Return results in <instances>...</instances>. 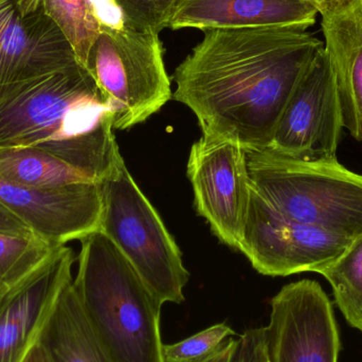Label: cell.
<instances>
[{"label":"cell","instance_id":"6da1fadb","mask_svg":"<svg viewBox=\"0 0 362 362\" xmlns=\"http://www.w3.org/2000/svg\"><path fill=\"white\" fill-rule=\"evenodd\" d=\"M322 42L298 28L212 29L176 68L172 99L202 136L269 148L285 105Z\"/></svg>","mask_w":362,"mask_h":362},{"label":"cell","instance_id":"7a4b0ae2","mask_svg":"<svg viewBox=\"0 0 362 362\" xmlns=\"http://www.w3.org/2000/svg\"><path fill=\"white\" fill-rule=\"evenodd\" d=\"M114 115L81 63L0 90V148L44 151L101 180L122 156Z\"/></svg>","mask_w":362,"mask_h":362},{"label":"cell","instance_id":"3957f363","mask_svg":"<svg viewBox=\"0 0 362 362\" xmlns=\"http://www.w3.org/2000/svg\"><path fill=\"white\" fill-rule=\"evenodd\" d=\"M74 279L83 310L114 362H165L163 303L100 230L81 240Z\"/></svg>","mask_w":362,"mask_h":362},{"label":"cell","instance_id":"277c9868","mask_svg":"<svg viewBox=\"0 0 362 362\" xmlns=\"http://www.w3.org/2000/svg\"><path fill=\"white\" fill-rule=\"evenodd\" d=\"M250 187L287 218L354 240L362 235V175L339 161L245 150Z\"/></svg>","mask_w":362,"mask_h":362},{"label":"cell","instance_id":"5b68a950","mask_svg":"<svg viewBox=\"0 0 362 362\" xmlns=\"http://www.w3.org/2000/svg\"><path fill=\"white\" fill-rule=\"evenodd\" d=\"M99 187L100 231L127 257L163 304L182 303L189 279L182 253L156 209L134 180L122 156L99 180Z\"/></svg>","mask_w":362,"mask_h":362},{"label":"cell","instance_id":"8992f818","mask_svg":"<svg viewBox=\"0 0 362 362\" xmlns=\"http://www.w3.org/2000/svg\"><path fill=\"white\" fill-rule=\"evenodd\" d=\"M84 67L105 97L117 131L146 122L172 99L159 34L129 21L101 25Z\"/></svg>","mask_w":362,"mask_h":362},{"label":"cell","instance_id":"52a82bcc","mask_svg":"<svg viewBox=\"0 0 362 362\" xmlns=\"http://www.w3.org/2000/svg\"><path fill=\"white\" fill-rule=\"evenodd\" d=\"M353 240L287 218L251 187L242 251L263 276L317 272L338 259Z\"/></svg>","mask_w":362,"mask_h":362},{"label":"cell","instance_id":"ba28073f","mask_svg":"<svg viewBox=\"0 0 362 362\" xmlns=\"http://www.w3.org/2000/svg\"><path fill=\"white\" fill-rule=\"evenodd\" d=\"M342 129L341 106L323 46L298 81L267 148L298 160H338Z\"/></svg>","mask_w":362,"mask_h":362},{"label":"cell","instance_id":"9c48e42d","mask_svg":"<svg viewBox=\"0 0 362 362\" xmlns=\"http://www.w3.org/2000/svg\"><path fill=\"white\" fill-rule=\"evenodd\" d=\"M187 172L198 214L221 243L238 250L251 193L244 148L202 136L192 146Z\"/></svg>","mask_w":362,"mask_h":362},{"label":"cell","instance_id":"30bf717a","mask_svg":"<svg viewBox=\"0 0 362 362\" xmlns=\"http://www.w3.org/2000/svg\"><path fill=\"white\" fill-rule=\"evenodd\" d=\"M269 362H338L339 329L331 300L317 281L285 285L270 301Z\"/></svg>","mask_w":362,"mask_h":362},{"label":"cell","instance_id":"8fae6325","mask_svg":"<svg viewBox=\"0 0 362 362\" xmlns=\"http://www.w3.org/2000/svg\"><path fill=\"white\" fill-rule=\"evenodd\" d=\"M0 202L52 247L98 231L102 202L99 181L59 189L23 187L0 180Z\"/></svg>","mask_w":362,"mask_h":362},{"label":"cell","instance_id":"7c38bea8","mask_svg":"<svg viewBox=\"0 0 362 362\" xmlns=\"http://www.w3.org/2000/svg\"><path fill=\"white\" fill-rule=\"evenodd\" d=\"M74 251L57 247L0 300V362H23L66 283L72 279Z\"/></svg>","mask_w":362,"mask_h":362},{"label":"cell","instance_id":"4fadbf2b","mask_svg":"<svg viewBox=\"0 0 362 362\" xmlns=\"http://www.w3.org/2000/svg\"><path fill=\"white\" fill-rule=\"evenodd\" d=\"M80 63L69 40L42 11L21 14L0 0V90Z\"/></svg>","mask_w":362,"mask_h":362},{"label":"cell","instance_id":"5bb4252c","mask_svg":"<svg viewBox=\"0 0 362 362\" xmlns=\"http://www.w3.org/2000/svg\"><path fill=\"white\" fill-rule=\"evenodd\" d=\"M318 14L308 0H176L168 28L202 31L257 27L308 30L315 25Z\"/></svg>","mask_w":362,"mask_h":362},{"label":"cell","instance_id":"9a60e30c","mask_svg":"<svg viewBox=\"0 0 362 362\" xmlns=\"http://www.w3.org/2000/svg\"><path fill=\"white\" fill-rule=\"evenodd\" d=\"M322 30L344 127L362 141V0L339 14L322 18Z\"/></svg>","mask_w":362,"mask_h":362},{"label":"cell","instance_id":"2e32d148","mask_svg":"<svg viewBox=\"0 0 362 362\" xmlns=\"http://www.w3.org/2000/svg\"><path fill=\"white\" fill-rule=\"evenodd\" d=\"M37 341L53 362H114L83 310L74 278L59 293Z\"/></svg>","mask_w":362,"mask_h":362},{"label":"cell","instance_id":"e0dca14e","mask_svg":"<svg viewBox=\"0 0 362 362\" xmlns=\"http://www.w3.org/2000/svg\"><path fill=\"white\" fill-rule=\"evenodd\" d=\"M0 180L37 189L97 181L62 159L31 148H0Z\"/></svg>","mask_w":362,"mask_h":362},{"label":"cell","instance_id":"ac0fdd59","mask_svg":"<svg viewBox=\"0 0 362 362\" xmlns=\"http://www.w3.org/2000/svg\"><path fill=\"white\" fill-rule=\"evenodd\" d=\"M16 4L21 14L42 11L50 17L69 40L78 61L85 65L89 49L101 31L91 0H16Z\"/></svg>","mask_w":362,"mask_h":362},{"label":"cell","instance_id":"d6986e66","mask_svg":"<svg viewBox=\"0 0 362 362\" xmlns=\"http://www.w3.org/2000/svg\"><path fill=\"white\" fill-rule=\"evenodd\" d=\"M318 274L331 284L346 322L362 332V235L354 238L336 261Z\"/></svg>","mask_w":362,"mask_h":362},{"label":"cell","instance_id":"ffe728a7","mask_svg":"<svg viewBox=\"0 0 362 362\" xmlns=\"http://www.w3.org/2000/svg\"><path fill=\"white\" fill-rule=\"evenodd\" d=\"M57 247L37 236L0 233V284L10 287L35 270Z\"/></svg>","mask_w":362,"mask_h":362},{"label":"cell","instance_id":"44dd1931","mask_svg":"<svg viewBox=\"0 0 362 362\" xmlns=\"http://www.w3.org/2000/svg\"><path fill=\"white\" fill-rule=\"evenodd\" d=\"M234 335L235 332L226 323L212 325L175 344H163V359L165 362L200 361Z\"/></svg>","mask_w":362,"mask_h":362},{"label":"cell","instance_id":"7402d4cb","mask_svg":"<svg viewBox=\"0 0 362 362\" xmlns=\"http://www.w3.org/2000/svg\"><path fill=\"white\" fill-rule=\"evenodd\" d=\"M176 0H116L125 21L159 34L169 25Z\"/></svg>","mask_w":362,"mask_h":362},{"label":"cell","instance_id":"603a6c76","mask_svg":"<svg viewBox=\"0 0 362 362\" xmlns=\"http://www.w3.org/2000/svg\"><path fill=\"white\" fill-rule=\"evenodd\" d=\"M233 362H269L266 327L249 329L240 336Z\"/></svg>","mask_w":362,"mask_h":362},{"label":"cell","instance_id":"cb8c5ba5","mask_svg":"<svg viewBox=\"0 0 362 362\" xmlns=\"http://www.w3.org/2000/svg\"><path fill=\"white\" fill-rule=\"evenodd\" d=\"M0 233L35 236L30 228L0 202Z\"/></svg>","mask_w":362,"mask_h":362},{"label":"cell","instance_id":"d4e9b609","mask_svg":"<svg viewBox=\"0 0 362 362\" xmlns=\"http://www.w3.org/2000/svg\"><path fill=\"white\" fill-rule=\"evenodd\" d=\"M321 14L322 18L344 12L359 0H308Z\"/></svg>","mask_w":362,"mask_h":362},{"label":"cell","instance_id":"484cf974","mask_svg":"<svg viewBox=\"0 0 362 362\" xmlns=\"http://www.w3.org/2000/svg\"><path fill=\"white\" fill-rule=\"evenodd\" d=\"M238 349V339L228 338L212 354L197 362H233Z\"/></svg>","mask_w":362,"mask_h":362},{"label":"cell","instance_id":"4316f807","mask_svg":"<svg viewBox=\"0 0 362 362\" xmlns=\"http://www.w3.org/2000/svg\"><path fill=\"white\" fill-rule=\"evenodd\" d=\"M23 362H53L52 359L49 356L48 352L46 349L36 341L35 344L32 346L31 350L28 353L27 357H25V361Z\"/></svg>","mask_w":362,"mask_h":362},{"label":"cell","instance_id":"83f0119b","mask_svg":"<svg viewBox=\"0 0 362 362\" xmlns=\"http://www.w3.org/2000/svg\"><path fill=\"white\" fill-rule=\"evenodd\" d=\"M8 288V287L4 286V285L0 284V300H1L2 296H4V293H6V291Z\"/></svg>","mask_w":362,"mask_h":362}]
</instances>
